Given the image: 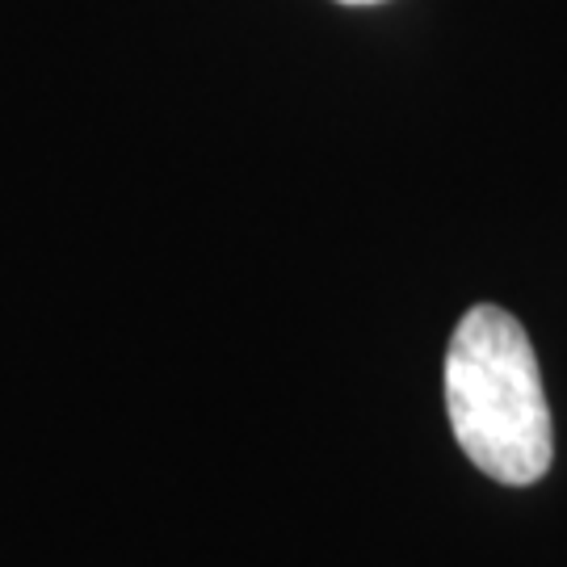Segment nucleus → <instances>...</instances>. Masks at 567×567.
Here are the masks:
<instances>
[{
    "label": "nucleus",
    "mask_w": 567,
    "mask_h": 567,
    "mask_svg": "<svg viewBox=\"0 0 567 567\" xmlns=\"http://www.w3.org/2000/svg\"><path fill=\"white\" fill-rule=\"evenodd\" d=\"M446 416L487 480L538 484L555 458L547 391L526 328L505 307H471L446 349Z\"/></svg>",
    "instance_id": "nucleus-1"
},
{
    "label": "nucleus",
    "mask_w": 567,
    "mask_h": 567,
    "mask_svg": "<svg viewBox=\"0 0 567 567\" xmlns=\"http://www.w3.org/2000/svg\"><path fill=\"white\" fill-rule=\"evenodd\" d=\"M341 4H379V0H341Z\"/></svg>",
    "instance_id": "nucleus-2"
}]
</instances>
